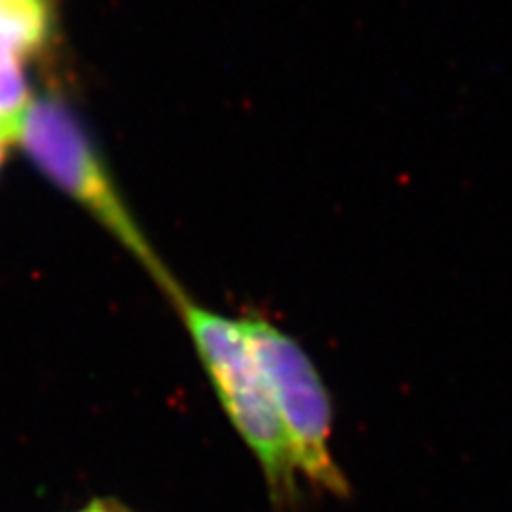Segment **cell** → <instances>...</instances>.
I'll list each match as a JSON object with an SVG mask.
<instances>
[{
	"mask_svg": "<svg viewBox=\"0 0 512 512\" xmlns=\"http://www.w3.org/2000/svg\"><path fill=\"white\" fill-rule=\"evenodd\" d=\"M171 306L182 318L222 410L259 461L271 498L276 504L293 498L297 472L291 446L239 318L207 310L184 291L171 299Z\"/></svg>",
	"mask_w": 512,
	"mask_h": 512,
	"instance_id": "obj_1",
	"label": "cell"
},
{
	"mask_svg": "<svg viewBox=\"0 0 512 512\" xmlns=\"http://www.w3.org/2000/svg\"><path fill=\"white\" fill-rule=\"evenodd\" d=\"M18 141L47 178L86 207L88 214L148 271L169 301L184 291L141 233L105 171L99 152L67 105L52 96L30 101Z\"/></svg>",
	"mask_w": 512,
	"mask_h": 512,
	"instance_id": "obj_2",
	"label": "cell"
},
{
	"mask_svg": "<svg viewBox=\"0 0 512 512\" xmlns=\"http://www.w3.org/2000/svg\"><path fill=\"white\" fill-rule=\"evenodd\" d=\"M239 325L274 395L295 472L316 491L346 498L348 480L331 451V397L314 361L293 335L267 318L244 316Z\"/></svg>",
	"mask_w": 512,
	"mask_h": 512,
	"instance_id": "obj_3",
	"label": "cell"
},
{
	"mask_svg": "<svg viewBox=\"0 0 512 512\" xmlns=\"http://www.w3.org/2000/svg\"><path fill=\"white\" fill-rule=\"evenodd\" d=\"M47 32L45 0H0V146L20 135L30 105L22 60L39 50Z\"/></svg>",
	"mask_w": 512,
	"mask_h": 512,
	"instance_id": "obj_4",
	"label": "cell"
},
{
	"mask_svg": "<svg viewBox=\"0 0 512 512\" xmlns=\"http://www.w3.org/2000/svg\"><path fill=\"white\" fill-rule=\"evenodd\" d=\"M79 512H133V510H128L124 504L114 500H94L90 506H86Z\"/></svg>",
	"mask_w": 512,
	"mask_h": 512,
	"instance_id": "obj_5",
	"label": "cell"
}]
</instances>
